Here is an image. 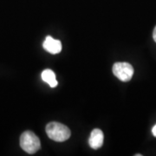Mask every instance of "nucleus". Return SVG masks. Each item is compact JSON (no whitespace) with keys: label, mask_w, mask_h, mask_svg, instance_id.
Returning a JSON list of instances; mask_svg holds the SVG:
<instances>
[{"label":"nucleus","mask_w":156,"mask_h":156,"mask_svg":"<svg viewBox=\"0 0 156 156\" xmlns=\"http://www.w3.org/2000/svg\"><path fill=\"white\" fill-rule=\"evenodd\" d=\"M46 134L49 138L55 141H65L70 137V130L62 123L53 122L46 126Z\"/></svg>","instance_id":"1"},{"label":"nucleus","mask_w":156,"mask_h":156,"mask_svg":"<svg viewBox=\"0 0 156 156\" xmlns=\"http://www.w3.org/2000/svg\"><path fill=\"white\" fill-rule=\"evenodd\" d=\"M20 146L28 154H35L40 149L41 143L39 138L31 131L23 132L20 137Z\"/></svg>","instance_id":"2"},{"label":"nucleus","mask_w":156,"mask_h":156,"mask_svg":"<svg viewBox=\"0 0 156 156\" xmlns=\"http://www.w3.org/2000/svg\"><path fill=\"white\" fill-rule=\"evenodd\" d=\"M113 73L122 82H128L134 75V68L128 62H115L113 66Z\"/></svg>","instance_id":"3"},{"label":"nucleus","mask_w":156,"mask_h":156,"mask_svg":"<svg viewBox=\"0 0 156 156\" xmlns=\"http://www.w3.org/2000/svg\"><path fill=\"white\" fill-rule=\"evenodd\" d=\"M44 49L46 51H48L50 54H58L59 52H61L62 50V44L59 40L54 39L51 37L50 36L46 37L44 42Z\"/></svg>","instance_id":"4"},{"label":"nucleus","mask_w":156,"mask_h":156,"mask_svg":"<svg viewBox=\"0 0 156 156\" xmlns=\"http://www.w3.org/2000/svg\"><path fill=\"white\" fill-rule=\"evenodd\" d=\"M103 139H104V135L102 131L99 128H95L94 129L89 139V146L93 148V149H98L103 144Z\"/></svg>","instance_id":"5"},{"label":"nucleus","mask_w":156,"mask_h":156,"mask_svg":"<svg viewBox=\"0 0 156 156\" xmlns=\"http://www.w3.org/2000/svg\"><path fill=\"white\" fill-rule=\"evenodd\" d=\"M41 77L43 79V81L47 83L51 88H55L57 86L58 83L56 79V75L51 69H44L42 72Z\"/></svg>","instance_id":"6"},{"label":"nucleus","mask_w":156,"mask_h":156,"mask_svg":"<svg viewBox=\"0 0 156 156\" xmlns=\"http://www.w3.org/2000/svg\"><path fill=\"white\" fill-rule=\"evenodd\" d=\"M152 133L154 134V136H155L156 137V125L153 128V129H152Z\"/></svg>","instance_id":"7"},{"label":"nucleus","mask_w":156,"mask_h":156,"mask_svg":"<svg viewBox=\"0 0 156 156\" xmlns=\"http://www.w3.org/2000/svg\"><path fill=\"white\" fill-rule=\"evenodd\" d=\"M153 37H154V40L156 42V26L154 30V33H153Z\"/></svg>","instance_id":"8"}]
</instances>
